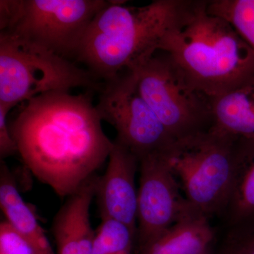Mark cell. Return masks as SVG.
<instances>
[{
	"label": "cell",
	"instance_id": "cell-1",
	"mask_svg": "<svg viewBox=\"0 0 254 254\" xmlns=\"http://www.w3.org/2000/svg\"><path fill=\"white\" fill-rule=\"evenodd\" d=\"M9 124L25 167L60 198H67L108 160L105 134L91 94L52 92L26 102Z\"/></svg>",
	"mask_w": 254,
	"mask_h": 254
},
{
	"label": "cell",
	"instance_id": "cell-2",
	"mask_svg": "<svg viewBox=\"0 0 254 254\" xmlns=\"http://www.w3.org/2000/svg\"><path fill=\"white\" fill-rule=\"evenodd\" d=\"M190 1L154 0L132 6L108 1L92 20L75 59L103 82L133 71L158 51Z\"/></svg>",
	"mask_w": 254,
	"mask_h": 254
},
{
	"label": "cell",
	"instance_id": "cell-3",
	"mask_svg": "<svg viewBox=\"0 0 254 254\" xmlns=\"http://www.w3.org/2000/svg\"><path fill=\"white\" fill-rule=\"evenodd\" d=\"M158 50L213 99L254 76V50L231 23L208 11V0H191Z\"/></svg>",
	"mask_w": 254,
	"mask_h": 254
},
{
	"label": "cell",
	"instance_id": "cell-4",
	"mask_svg": "<svg viewBox=\"0 0 254 254\" xmlns=\"http://www.w3.org/2000/svg\"><path fill=\"white\" fill-rule=\"evenodd\" d=\"M240 143L212 127L160 150L189 204L207 218L226 210Z\"/></svg>",
	"mask_w": 254,
	"mask_h": 254
},
{
	"label": "cell",
	"instance_id": "cell-5",
	"mask_svg": "<svg viewBox=\"0 0 254 254\" xmlns=\"http://www.w3.org/2000/svg\"><path fill=\"white\" fill-rule=\"evenodd\" d=\"M103 82L71 60L28 40L0 32V105L11 110L46 93L101 91Z\"/></svg>",
	"mask_w": 254,
	"mask_h": 254
},
{
	"label": "cell",
	"instance_id": "cell-6",
	"mask_svg": "<svg viewBox=\"0 0 254 254\" xmlns=\"http://www.w3.org/2000/svg\"><path fill=\"white\" fill-rule=\"evenodd\" d=\"M130 72L174 140L213 126V98L195 86L168 53L158 50Z\"/></svg>",
	"mask_w": 254,
	"mask_h": 254
},
{
	"label": "cell",
	"instance_id": "cell-7",
	"mask_svg": "<svg viewBox=\"0 0 254 254\" xmlns=\"http://www.w3.org/2000/svg\"><path fill=\"white\" fill-rule=\"evenodd\" d=\"M105 0H1L0 32L22 38L69 60Z\"/></svg>",
	"mask_w": 254,
	"mask_h": 254
},
{
	"label": "cell",
	"instance_id": "cell-8",
	"mask_svg": "<svg viewBox=\"0 0 254 254\" xmlns=\"http://www.w3.org/2000/svg\"><path fill=\"white\" fill-rule=\"evenodd\" d=\"M96 108L102 120L116 130L115 139L139 160L174 141L138 91L130 71L103 82Z\"/></svg>",
	"mask_w": 254,
	"mask_h": 254
},
{
	"label": "cell",
	"instance_id": "cell-9",
	"mask_svg": "<svg viewBox=\"0 0 254 254\" xmlns=\"http://www.w3.org/2000/svg\"><path fill=\"white\" fill-rule=\"evenodd\" d=\"M138 171L137 254L175 222L195 211L180 193V185L160 151L142 158Z\"/></svg>",
	"mask_w": 254,
	"mask_h": 254
},
{
	"label": "cell",
	"instance_id": "cell-10",
	"mask_svg": "<svg viewBox=\"0 0 254 254\" xmlns=\"http://www.w3.org/2000/svg\"><path fill=\"white\" fill-rule=\"evenodd\" d=\"M139 159L116 139L105 173L98 177L95 197L101 220H113L137 232L138 190L135 179Z\"/></svg>",
	"mask_w": 254,
	"mask_h": 254
},
{
	"label": "cell",
	"instance_id": "cell-11",
	"mask_svg": "<svg viewBox=\"0 0 254 254\" xmlns=\"http://www.w3.org/2000/svg\"><path fill=\"white\" fill-rule=\"evenodd\" d=\"M98 177H91L68 195L55 215L52 232L57 254H91L95 231L91 226L90 209Z\"/></svg>",
	"mask_w": 254,
	"mask_h": 254
},
{
	"label": "cell",
	"instance_id": "cell-12",
	"mask_svg": "<svg viewBox=\"0 0 254 254\" xmlns=\"http://www.w3.org/2000/svg\"><path fill=\"white\" fill-rule=\"evenodd\" d=\"M213 127L254 143V76L213 99Z\"/></svg>",
	"mask_w": 254,
	"mask_h": 254
},
{
	"label": "cell",
	"instance_id": "cell-13",
	"mask_svg": "<svg viewBox=\"0 0 254 254\" xmlns=\"http://www.w3.org/2000/svg\"><path fill=\"white\" fill-rule=\"evenodd\" d=\"M209 218L192 212L165 230L137 254H205L214 239Z\"/></svg>",
	"mask_w": 254,
	"mask_h": 254
},
{
	"label": "cell",
	"instance_id": "cell-14",
	"mask_svg": "<svg viewBox=\"0 0 254 254\" xmlns=\"http://www.w3.org/2000/svg\"><path fill=\"white\" fill-rule=\"evenodd\" d=\"M0 206L6 220L29 242L37 254H57L36 214L23 200L4 160L0 165Z\"/></svg>",
	"mask_w": 254,
	"mask_h": 254
},
{
	"label": "cell",
	"instance_id": "cell-15",
	"mask_svg": "<svg viewBox=\"0 0 254 254\" xmlns=\"http://www.w3.org/2000/svg\"><path fill=\"white\" fill-rule=\"evenodd\" d=\"M226 210L234 225H242L254 220V143L252 142L240 141Z\"/></svg>",
	"mask_w": 254,
	"mask_h": 254
},
{
	"label": "cell",
	"instance_id": "cell-16",
	"mask_svg": "<svg viewBox=\"0 0 254 254\" xmlns=\"http://www.w3.org/2000/svg\"><path fill=\"white\" fill-rule=\"evenodd\" d=\"M136 236L125 224L102 220L95 230L91 254H133Z\"/></svg>",
	"mask_w": 254,
	"mask_h": 254
},
{
	"label": "cell",
	"instance_id": "cell-17",
	"mask_svg": "<svg viewBox=\"0 0 254 254\" xmlns=\"http://www.w3.org/2000/svg\"><path fill=\"white\" fill-rule=\"evenodd\" d=\"M208 9L231 23L254 50V0H208Z\"/></svg>",
	"mask_w": 254,
	"mask_h": 254
},
{
	"label": "cell",
	"instance_id": "cell-18",
	"mask_svg": "<svg viewBox=\"0 0 254 254\" xmlns=\"http://www.w3.org/2000/svg\"><path fill=\"white\" fill-rule=\"evenodd\" d=\"M0 254H37L26 239L7 220L0 224Z\"/></svg>",
	"mask_w": 254,
	"mask_h": 254
},
{
	"label": "cell",
	"instance_id": "cell-19",
	"mask_svg": "<svg viewBox=\"0 0 254 254\" xmlns=\"http://www.w3.org/2000/svg\"><path fill=\"white\" fill-rule=\"evenodd\" d=\"M10 110L0 105V158L4 160L18 153L17 147L10 132L7 115Z\"/></svg>",
	"mask_w": 254,
	"mask_h": 254
},
{
	"label": "cell",
	"instance_id": "cell-20",
	"mask_svg": "<svg viewBox=\"0 0 254 254\" xmlns=\"http://www.w3.org/2000/svg\"><path fill=\"white\" fill-rule=\"evenodd\" d=\"M246 232L239 237L230 251L231 254H254V220Z\"/></svg>",
	"mask_w": 254,
	"mask_h": 254
},
{
	"label": "cell",
	"instance_id": "cell-21",
	"mask_svg": "<svg viewBox=\"0 0 254 254\" xmlns=\"http://www.w3.org/2000/svg\"><path fill=\"white\" fill-rule=\"evenodd\" d=\"M225 254H231L230 253V252H228V253Z\"/></svg>",
	"mask_w": 254,
	"mask_h": 254
},
{
	"label": "cell",
	"instance_id": "cell-22",
	"mask_svg": "<svg viewBox=\"0 0 254 254\" xmlns=\"http://www.w3.org/2000/svg\"><path fill=\"white\" fill-rule=\"evenodd\" d=\"M209 254V252H208V253H206V254Z\"/></svg>",
	"mask_w": 254,
	"mask_h": 254
}]
</instances>
